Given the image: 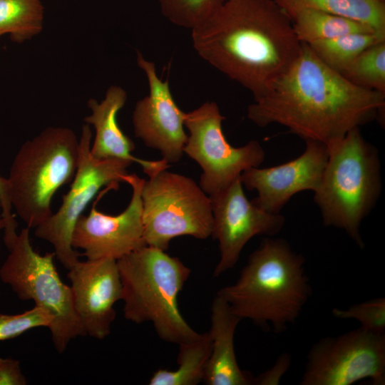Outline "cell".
I'll return each mask as SVG.
<instances>
[{
    "label": "cell",
    "mask_w": 385,
    "mask_h": 385,
    "mask_svg": "<svg viewBox=\"0 0 385 385\" xmlns=\"http://www.w3.org/2000/svg\"><path fill=\"white\" fill-rule=\"evenodd\" d=\"M385 93L358 86L324 63L306 43L247 117L260 127L277 123L305 140L329 146L384 111Z\"/></svg>",
    "instance_id": "6da1fadb"
},
{
    "label": "cell",
    "mask_w": 385,
    "mask_h": 385,
    "mask_svg": "<svg viewBox=\"0 0 385 385\" xmlns=\"http://www.w3.org/2000/svg\"><path fill=\"white\" fill-rule=\"evenodd\" d=\"M192 31L198 55L258 99L288 70L302 47L274 0H225Z\"/></svg>",
    "instance_id": "7a4b0ae2"
},
{
    "label": "cell",
    "mask_w": 385,
    "mask_h": 385,
    "mask_svg": "<svg viewBox=\"0 0 385 385\" xmlns=\"http://www.w3.org/2000/svg\"><path fill=\"white\" fill-rule=\"evenodd\" d=\"M304 265V257L285 240L267 237L250 255L235 283L217 294L241 319L283 332L294 323L312 295Z\"/></svg>",
    "instance_id": "3957f363"
},
{
    "label": "cell",
    "mask_w": 385,
    "mask_h": 385,
    "mask_svg": "<svg viewBox=\"0 0 385 385\" xmlns=\"http://www.w3.org/2000/svg\"><path fill=\"white\" fill-rule=\"evenodd\" d=\"M117 265L126 319L151 322L160 339L178 345L199 337L178 309V296L190 270L178 257L145 245L118 259Z\"/></svg>",
    "instance_id": "277c9868"
},
{
    "label": "cell",
    "mask_w": 385,
    "mask_h": 385,
    "mask_svg": "<svg viewBox=\"0 0 385 385\" xmlns=\"http://www.w3.org/2000/svg\"><path fill=\"white\" fill-rule=\"evenodd\" d=\"M327 149L328 160L314 191V202L324 225L344 230L362 249L361 223L382 188L378 151L364 139L359 127Z\"/></svg>",
    "instance_id": "5b68a950"
},
{
    "label": "cell",
    "mask_w": 385,
    "mask_h": 385,
    "mask_svg": "<svg viewBox=\"0 0 385 385\" xmlns=\"http://www.w3.org/2000/svg\"><path fill=\"white\" fill-rule=\"evenodd\" d=\"M79 139L71 128L48 127L20 147L8 180L13 209L29 228L51 215V200L76 171Z\"/></svg>",
    "instance_id": "8992f818"
},
{
    "label": "cell",
    "mask_w": 385,
    "mask_h": 385,
    "mask_svg": "<svg viewBox=\"0 0 385 385\" xmlns=\"http://www.w3.org/2000/svg\"><path fill=\"white\" fill-rule=\"evenodd\" d=\"M28 227L7 247L9 254L0 268L1 280L21 300H32L52 317L48 327L55 349L62 353L69 342L86 334L76 314L72 292L59 277L54 252L42 255L33 248Z\"/></svg>",
    "instance_id": "52a82bcc"
},
{
    "label": "cell",
    "mask_w": 385,
    "mask_h": 385,
    "mask_svg": "<svg viewBox=\"0 0 385 385\" xmlns=\"http://www.w3.org/2000/svg\"><path fill=\"white\" fill-rule=\"evenodd\" d=\"M141 198L146 245L165 251L176 237L212 235L211 200L190 178L163 170L145 180Z\"/></svg>",
    "instance_id": "ba28073f"
},
{
    "label": "cell",
    "mask_w": 385,
    "mask_h": 385,
    "mask_svg": "<svg viewBox=\"0 0 385 385\" xmlns=\"http://www.w3.org/2000/svg\"><path fill=\"white\" fill-rule=\"evenodd\" d=\"M92 131L84 124L79 138L78 165L69 190L63 196L58 210L35 227L34 235L50 243L55 257L67 270L79 260L80 254L71 245L78 219L103 187L116 190L125 182L132 161L120 158L97 159L90 152Z\"/></svg>",
    "instance_id": "9c48e42d"
},
{
    "label": "cell",
    "mask_w": 385,
    "mask_h": 385,
    "mask_svg": "<svg viewBox=\"0 0 385 385\" xmlns=\"http://www.w3.org/2000/svg\"><path fill=\"white\" fill-rule=\"evenodd\" d=\"M225 119L212 101L185 114L189 135L183 152L202 168L199 185L209 196L224 190L243 171L259 167L265 160L264 149L257 140L237 148L228 143L222 128Z\"/></svg>",
    "instance_id": "30bf717a"
},
{
    "label": "cell",
    "mask_w": 385,
    "mask_h": 385,
    "mask_svg": "<svg viewBox=\"0 0 385 385\" xmlns=\"http://www.w3.org/2000/svg\"><path fill=\"white\" fill-rule=\"evenodd\" d=\"M385 384V334L362 327L327 337L309 349L301 385Z\"/></svg>",
    "instance_id": "8fae6325"
},
{
    "label": "cell",
    "mask_w": 385,
    "mask_h": 385,
    "mask_svg": "<svg viewBox=\"0 0 385 385\" xmlns=\"http://www.w3.org/2000/svg\"><path fill=\"white\" fill-rule=\"evenodd\" d=\"M211 200L212 236L219 242L220 260L213 275L218 277L232 268L247 242L256 235L273 236L285 220L279 214L266 212L248 200L240 177Z\"/></svg>",
    "instance_id": "7c38bea8"
},
{
    "label": "cell",
    "mask_w": 385,
    "mask_h": 385,
    "mask_svg": "<svg viewBox=\"0 0 385 385\" xmlns=\"http://www.w3.org/2000/svg\"><path fill=\"white\" fill-rule=\"evenodd\" d=\"M125 183L132 188L127 207L120 214L110 215L93 205L90 212L82 215L73 230L71 245L83 250L87 260L111 258L115 260L146 245L142 219L141 190L144 179L128 174Z\"/></svg>",
    "instance_id": "4fadbf2b"
},
{
    "label": "cell",
    "mask_w": 385,
    "mask_h": 385,
    "mask_svg": "<svg viewBox=\"0 0 385 385\" xmlns=\"http://www.w3.org/2000/svg\"><path fill=\"white\" fill-rule=\"evenodd\" d=\"M136 60L148 79L149 93L135 103L132 117L135 135L147 147L159 150L169 164L178 163L188 138L186 113L175 103L168 81L158 76L155 63L139 51Z\"/></svg>",
    "instance_id": "5bb4252c"
},
{
    "label": "cell",
    "mask_w": 385,
    "mask_h": 385,
    "mask_svg": "<svg viewBox=\"0 0 385 385\" xmlns=\"http://www.w3.org/2000/svg\"><path fill=\"white\" fill-rule=\"evenodd\" d=\"M304 153L287 163L265 168H250L240 175L242 185L255 190L252 202L260 209L279 214L291 197L304 190L319 187L328 160L327 146L307 140Z\"/></svg>",
    "instance_id": "9a60e30c"
},
{
    "label": "cell",
    "mask_w": 385,
    "mask_h": 385,
    "mask_svg": "<svg viewBox=\"0 0 385 385\" xmlns=\"http://www.w3.org/2000/svg\"><path fill=\"white\" fill-rule=\"evenodd\" d=\"M68 270L74 309L86 336L106 338L115 317L114 304L122 299L117 260H78Z\"/></svg>",
    "instance_id": "2e32d148"
},
{
    "label": "cell",
    "mask_w": 385,
    "mask_h": 385,
    "mask_svg": "<svg viewBox=\"0 0 385 385\" xmlns=\"http://www.w3.org/2000/svg\"><path fill=\"white\" fill-rule=\"evenodd\" d=\"M126 100L125 91L118 86H110L100 103L96 99L88 100V106L91 113L85 117L84 121L93 125L96 131L90 152L97 159L120 158L137 163L143 172L151 178L167 170L170 164L164 159L146 160L131 154L135 145L122 131L117 122V115L125 106Z\"/></svg>",
    "instance_id": "e0dca14e"
},
{
    "label": "cell",
    "mask_w": 385,
    "mask_h": 385,
    "mask_svg": "<svg viewBox=\"0 0 385 385\" xmlns=\"http://www.w3.org/2000/svg\"><path fill=\"white\" fill-rule=\"evenodd\" d=\"M242 319L236 315L228 303L216 294L211 306L212 342L202 381L207 385H248L254 378L240 369L234 347L236 328Z\"/></svg>",
    "instance_id": "ac0fdd59"
},
{
    "label": "cell",
    "mask_w": 385,
    "mask_h": 385,
    "mask_svg": "<svg viewBox=\"0 0 385 385\" xmlns=\"http://www.w3.org/2000/svg\"><path fill=\"white\" fill-rule=\"evenodd\" d=\"M287 13L310 9L365 24L385 35L384 0H274Z\"/></svg>",
    "instance_id": "d6986e66"
},
{
    "label": "cell",
    "mask_w": 385,
    "mask_h": 385,
    "mask_svg": "<svg viewBox=\"0 0 385 385\" xmlns=\"http://www.w3.org/2000/svg\"><path fill=\"white\" fill-rule=\"evenodd\" d=\"M287 14L302 43L310 44L351 33H377L361 23L314 9H301Z\"/></svg>",
    "instance_id": "ffe728a7"
},
{
    "label": "cell",
    "mask_w": 385,
    "mask_h": 385,
    "mask_svg": "<svg viewBox=\"0 0 385 385\" xmlns=\"http://www.w3.org/2000/svg\"><path fill=\"white\" fill-rule=\"evenodd\" d=\"M175 370L158 369L149 381L150 385H195L202 381L210 356L212 342L209 332L200 334L191 342L179 344Z\"/></svg>",
    "instance_id": "44dd1931"
},
{
    "label": "cell",
    "mask_w": 385,
    "mask_h": 385,
    "mask_svg": "<svg viewBox=\"0 0 385 385\" xmlns=\"http://www.w3.org/2000/svg\"><path fill=\"white\" fill-rule=\"evenodd\" d=\"M44 7L40 0H0V36L9 34L18 43L40 34Z\"/></svg>",
    "instance_id": "7402d4cb"
},
{
    "label": "cell",
    "mask_w": 385,
    "mask_h": 385,
    "mask_svg": "<svg viewBox=\"0 0 385 385\" xmlns=\"http://www.w3.org/2000/svg\"><path fill=\"white\" fill-rule=\"evenodd\" d=\"M384 41L385 35L374 32L351 33L307 45L324 63L342 75L363 51Z\"/></svg>",
    "instance_id": "603a6c76"
},
{
    "label": "cell",
    "mask_w": 385,
    "mask_h": 385,
    "mask_svg": "<svg viewBox=\"0 0 385 385\" xmlns=\"http://www.w3.org/2000/svg\"><path fill=\"white\" fill-rule=\"evenodd\" d=\"M342 76L358 86L385 93V41L363 51Z\"/></svg>",
    "instance_id": "cb8c5ba5"
},
{
    "label": "cell",
    "mask_w": 385,
    "mask_h": 385,
    "mask_svg": "<svg viewBox=\"0 0 385 385\" xmlns=\"http://www.w3.org/2000/svg\"><path fill=\"white\" fill-rule=\"evenodd\" d=\"M162 14L176 26L191 30L210 18L225 0H157Z\"/></svg>",
    "instance_id": "d4e9b609"
},
{
    "label": "cell",
    "mask_w": 385,
    "mask_h": 385,
    "mask_svg": "<svg viewBox=\"0 0 385 385\" xmlns=\"http://www.w3.org/2000/svg\"><path fill=\"white\" fill-rule=\"evenodd\" d=\"M332 314L338 319H354L361 327L376 333L385 331V298L379 297L354 304L346 309L334 308Z\"/></svg>",
    "instance_id": "484cf974"
},
{
    "label": "cell",
    "mask_w": 385,
    "mask_h": 385,
    "mask_svg": "<svg viewBox=\"0 0 385 385\" xmlns=\"http://www.w3.org/2000/svg\"><path fill=\"white\" fill-rule=\"evenodd\" d=\"M51 322V316L36 306L21 314H0V342L16 338L36 327L48 328Z\"/></svg>",
    "instance_id": "4316f807"
},
{
    "label": "cell",
    "mask_w": 385,
    "mask_h": 385,
    "mask_svg": "<svg viewBox=\"0 0 385 385\" xmlns=\"http://www.w3.org/2000/svg\"><path fill=\"white\" fill-rule=\"evenodd\" d=\"M0 207L1 215L4 222V242L8 247L17 235V222L12 213L9 183L7 178L0 175Z\"/></svg>",
    "instance_id": "83f0119b"
},
{
    "label": "cell",
    "mask_w": 385,
    "mask_h": 385,
    "mask_svg": "<svg viewBox=\"0 0 385 385\" xmlns=\"http://www.w3.org/2000/svg\"><path fill=\"white\" fill-rule=\"evenodd\" d=\"M291 361V356L289 354H282L270 369L254 379L253 384L258 385L279 384L284 374L288 371Z\"/></svg>",
    "instance_id": "f1b7e54d"
},
{
    "label": "cell",
    "mask_w": 385,
    "mask_h": 385,
    "mask_svg": "<svg viewBox=\"0 0 385 385\" xmlns=\"http://www.w3.org/2000/svg\"><path fill=\"white\" fill-rule=\"evenodd\" d=\"M20 361L12 358L0 357V385H26Z\"/></svg>",
    "instance_id": "f546056e"
},
{
    "label": "cell",
    "mask_w": 385,
    "mask_h": 385,
    "mask_svg": "<svg viewBox=\"0 0 385 385\" xmlns=\"http://www.w3.org/2000/svg\"><path fill=\"white\" fill-rule=\"evenodd\" d=\"M4 222L1 215V207H0V232L1 230H4Z\"/></svg>",
    "instance_id": "4dcf8cb0"
}]
</instances>
